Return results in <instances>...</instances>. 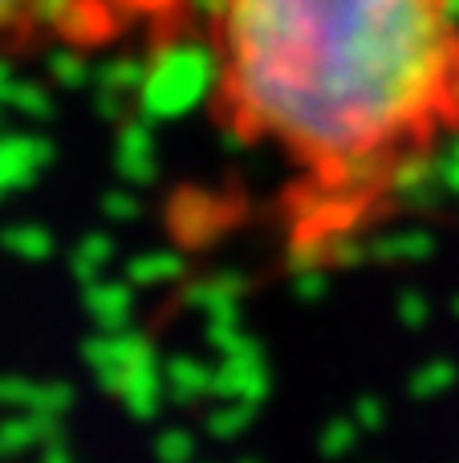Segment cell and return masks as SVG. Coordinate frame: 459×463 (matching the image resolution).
Returning a JSON list of instances; mask_svg holds the SVG:
<instances>
[{
	"mask_svg": "<svg viewBox=\"0 0 459 463\" xmlns=\"http://www.w3.org/2000/svg\"><path fill=\"white\" fill-rule=\"evenodd\" d=\"M192 41L301 252L362 240L459 151V0H195Z\"/></svg>",
	"mask_w": 459,
	"mask_h": 463,
	"instance_id": "1",
	"label": "cell"
},
{
	"mask_svg": "<svg viewBox=\"0 0 459 463\" xmlns=\"http://www.w3.org/2000/svg\"><path fill=\"white\" fill-rule=\"evenodd\" d=\"M195 37V0H0V61L159 53Z\"/></svg>",
	"mask_w": 459,
	"mask_h": 463,
	"instance_id": "2",
	"label": "cell"
}]
</instances>
